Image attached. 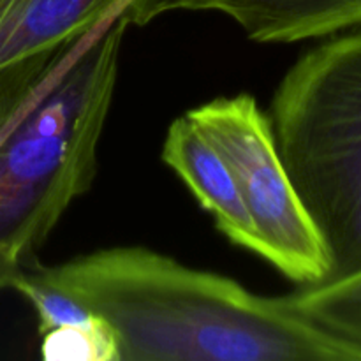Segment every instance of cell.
Listing matches in <instances>:
<instances>
[{"instance_id":"5b68a950","label":"cell","mask_w":361,"mask_h":361,"mask_svg":"<svg viewBox=\"0 0 361 361\" xmlns=\"http://www.w3.org/2000/svg\"><path fill=\"white\" fill-rule=\"evenodd\" d=\"M137 0H0V130L63 53Z\"/></svg>"},{"instance_id":"6da1fadb","label":"cell","mask_w":361,"mask_h":361,"mask_svg":"<svg viewBox=\"0 0 361 361\" xmlns=\"http://www.w3.org/2000/svg\"><path fill=\"white\" fill-rule=\"evenodd\" d=\"M30 271L109 324L120 361H358L286 296L256 295L143 247L95 250Z\"/></svg>"},{"instance_id":"9c48e42d","label":"cell","mask_w":361,"mask_h":361,"mask_svg":"<svg viewBox=\"0 0 361 361\" xmlns=\"http://www.w3.org/2000/svg\"><path fill=\"white\" fill-rule=\"evenodd\" d=\"M41 338V355L44 360L120 361L115 334L97 316L85 324L48 331Z\"/></svg>"},{"instance_id":"52a82bcc","label":"cell","mask_w":361,"mask_h":361,"mask_svg":"<svg viewBox=\"0 0 361 361\" xmlns=\"http://www.w3.org/2000/svg\"><path fill=\"white\" fill-rule=\"evenodd\" d=\"M162 161L189 187L201 207L210 212L217 229L229 242L259 252L256 229L228 164L185 115L169 126Z\"/></svg>"},{"instance_id":"277c9868","label":"cell","mask_w":361,"mask_h":361,"mask_svg":"<svg viewBox=\"0 0 361 361\" xmlns=\"http://www.w3.org/2000/svg\"><path fill=\"white\" fill-rule=\"evenodd\" d=\"M228 164L259 242V256L300 286L324 282L330 259L288 175L271 120L249 94L185 113Z\"/></svg>"},{"instance_id":"3957f363","label":"cell","mask_w":361,"mask_h":361,"mask_svg":"<svg viewBox=\"0 0 361 361\" xmlns=\"http://www.w3.org/2000/svg\"><path fill=\"white\" fill-rule=\"evenodd\" d=\"M288 175L330 259L326 281L361 270V32L302 56L271 101Z\"/></svg>"},{"instance_id":"ba28073f","label":"cell","mask_w":361,"mask_h":361,"mask_svg":"<svg viewBox=\"0 0 361 361\" xmlns=\"http://www.w3.org/2000/svg\"><path fill=\"white\" fill-rule=\"evenodd\" d=\"M293 310L348 345L361 361V270L302 286L286 296Z\"/></svg>"},{"instance_id":"7a4b0ae2","label":"cell","mask_w":361,"mask_h":361,"mask_svg":"<svg viewBox=\"0 0 361 361\" xmlns=\"http://www.w3.org/2000/svg\"><path fill=\"white\" fill-rule=\"evenodd\" d=\"M130 25L118 13L85 34L0 130V289L94 183Z\"/></svg>"},{"instance_id":"8992f818","label":"cell","mask_w":361,"mask_h":361,"mask_svg":"<svg viewBox=\"0 0 361 361\" xmlns=\"http://www.w3.org/2000/svg\"><path fill=\"white\" fill-rule=\"evenodd\" d=\"M171 11H210L231 18L257 42H298L361 25V0H137L134 25Z\"/></svg>"},{"instance_id":"30bf717a","label":"cell","mask_w":361,"mask_h":361,"mask_svg":"<svg viewBox=\"0 0 361 361\" xmlns=\"http://www.w3.org/2000/svg\"><path fill=\"white\" fill-rule=\"evenodd\" d=\"M11 288L16 289L35 310L39 335L59 330V328L78 326V324H85L94 319V314L90 310L85 309L81 303H78L60 289L42 282L30 270H25V264L20 274L14 277Z\"/></svg>"}]
</instances>
